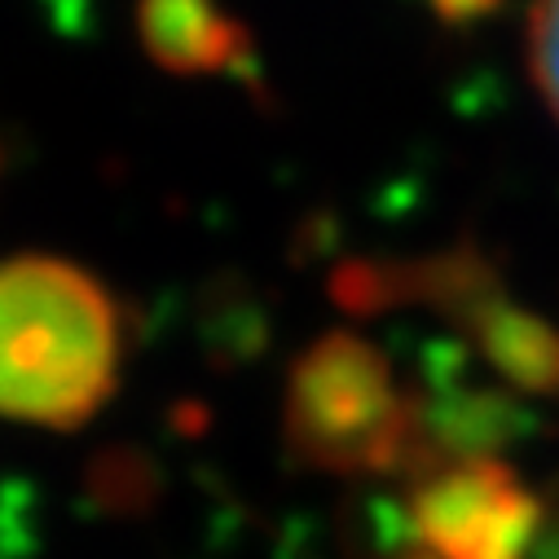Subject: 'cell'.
I'll return each instance as SVG.
<instances>
[{
  "instance_id": "7a4b0ae2",
  "label": "cell",
  "mask_w": 559,
  "mask_h": 559,
  "mask_svg": "<svg viewBox=\"0 0 559 559\" xmlns=\"http://www.w3.org/2000/svg\"><path fill=\"white\" fill-rule=\"evenodd\" d=\"M287 445L300 463L331 476H374L414 459V401L388 357L348 331L322 335L292 370L283 405Z\"/></svg>"
},
{
  "instance_id": "ba28073f",
  "label": "cell",
  "mask_w": 559,
  "mask_h": 559,
  "mask_svg": "<svg viewBox=\"0 0 559 559\" xmlns=\"http://www.w3.org/2000/svg\"><path fill=\"white\" fill-rule=\"evenodd\" d=\"M498 0H437V10L445 14V19H472V14H485V10H493Z\"/></svg>"
},
{
  "instance_id": "6da1fadb",
  "label": "cell",
  "mask_w": 559,
  "mask_h": 559,
  "mask_svg": "<svg viewBox=\"0 0 559 559\" xmlns=\"http://www.w3.org/2000/svg\"><path fill=\"white\" fill-rule=\"evenodd\" d=\"M123 309L58 255L0 260V418L71 432L115 396Z\"/></svg>"
},
{
  "instance_id": "3957f363",
  "label": "cell",
  "mask_w": 559,
  "mask_h": 559,
  "mask_svg": "<svg viewBox=\"0 0 559 559\" xmlns=\"http://www.w3.org/2000/svg\"><path fill=\"white\" fill-rule=\"evenodd\" d=\"M542 515L520 476L480 454L432 467L409 507L418 559H524Z\"/></svg>"
},
{
  "instance_id": "8992f818",
  "label": "cell",
  "mask_w": 559,
  "mask_h": 559,
  "mask_svg": "<svg viewBox=\"0 0 559 559\" xmlns=\"http://www.w3.org/2000/svg\"><path fill=\"white\" fill-rule=\"evenodd\" d=\"M528 71L559 119V0H533L528 10Z\"/></svg>"
},
{
  "instance_id": "5b68a950",
  "label": "cell",
  "mask_w": 559,
  "mask_h": 559,
  "mask_svg": "<svg viewBox=\"0 0 559 559\" xmlns=\"http://www.w3.org/2000/svg\"><path fill=\"white\" fill-rule=\"evenodd\" d=\"M463 326L476 335L489 366L515 388L533 396H559V331L550 322L507 305V296L498 292Z\"/></svg>"
},
{
  "instance_id": "277c9868",
  "label": "cell",
  "mask_w": 559,
  "mask_h": 559,
  "mask_svg": "<svg viewBox=\"0 0 559 559\" xmlns=\"http://www.w3.org/2000/svg\"><path fill=\"white\" fill-rule=\"evenodd\" d=\"M136 40L173 75H234L251 53L216 0H136Z\"/></svg>"
},
{
  "instance_id": "52a82bcc",
  "label": "cell",
  "mask_w": 559,
  "mask_h": 559,
  "mask_svg": "<svg viewBox=\"0 0 559 559\" xmlns=\"http://www.w3.org/2000/svg\"><path fill=\"white\" fill-rule=\"evenodd\" d=\"M524 559H559V524H555L550 511L542 515V528H537V537H533V546H528Z\"/></svg>"
}]
</instances>
